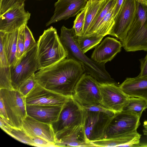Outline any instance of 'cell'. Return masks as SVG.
Segmentation results:
<instances>
[{
    "mask_svg": "<svg viewBox=\"0 0 147 147\" xmlns=\"http://www.w3.org/2000/svg\"><path fill=\"white\" fill-rule=\"evenodd\" d=\"M84 69L80 63L65 58L35 73L37 83L49 90L64 96H73L75 86Z\"/></svg>",
    "mask_w": 147,
    "mask_h": 147,
    "instance_id": "1",
    "label": "cell"
},
{
    "mask_svg": "<svg viewBox=\"0 0 147 147\" xmlns=\"http://www.w3.org/2000/svg\"><path fill=\"white\" fill-rule=\"evenodd\" d=\"M60 41L66 52L67 59L74 60L82 65L84 73L96 79L100 84H117L105 69V64L98 63L87 56L80 48L73 27L63 26L61 29Z\"/></svg>",
    "mask_w": 147,
    "mask_h": 147,
    "instance_id": "2",
    "label": "cell"
},
{
    "mask_svg": "<svg viewBox=\"0 0 147 147\" xmlns=\"http://www.w3.org/2000/svg\"><path fill=\"white\" fill-rule=\"evenodd\" d=\"M38 70L53 65L66 58V52L55 28L44 30L37 42Z\"/></svg>",
    "mask_w": 147,
    "mask_h": 147,
    "instance_id": "3",
    "label": "cell"
},
{
    "mask_svg": "<svg viewBox=\"0 0 147 147\" xmlns=\"http://www.w3.org/2000/svg\"><path fill=\"white\" fill-rule=\"evenodd\" d=\"M83 107L84 127L88 140L92 142L104 138L106 128L115 113L101 104Z\"/></svg>",
    "mask_w": 147,
    "mask_h": 147,
    "instance_id": "4",
    "label": "cell"
},
{
    "mask_svg": "<svg viewBox=\"0 0 147 147\" xmlns=\"http://www.w3.org/2000/svg\"><path fill=\"white\" fill-rule=\"evenodd\" d=\"M0 98L3 102L9 123L13 127L22 128L27 115L25 97L18 90L0 89Z\"/></svg>",
    "mask_w": 147,
    "mask_h": 147,
    "instance_id": "5",
    "label": "cell"
},
{
    "mask_svg": "<svg viewBox=\"0 0 147 147\" xmlns=\"http://www.w3.org/2000/svg\"><path fill=\"white\" fill-rule=\"evenodd\" d=\"M84 108L73 96H69L63 105L58 119L51 124L55 133L84 125Z\"/></svg>",
    "mask_w": 147,
    "mask_h": 147,
    "instance_id": "6",
    "label": "cell"
},
{
    "mask_svg": "<svg viewBox=\"0 0 147 147\" xmlns=\"http://www.w3.org/2000/svg\"><path fill=\"white\" fill-rule=\"evenodd\" d=\"M73 96L83 106L100 104L101 90L97 80L84 73L77 83Z\"/></svg>",
    "mask_w": 147,
    "mask_h": 147,
    "instance_id": "7",
    "label": "cell"
},
{
    "mask_svg": "<svg viewBox=\"0 0 147 147\" xmlns=\"http://www.w3.org/2000/svg\"><path fill=\"white\" fill-rule=\"evenodd\" d=\"M37 44L23 54L17 63L10 67L11 82L14 90H18L22 84L38 70Z\"/></svg>",
    "mask_w": 147,
    "mask_h": 147,
    "instance_id": "8",
    "label": "cell"
},
{
    "mask_svg": "<svg viewBox=\"0 0 147 147\" xmlns=\"http://www.w3.org/2000/svg\"><path fill=\"white\" fill-rule=\"evenodd\" d=\"M140 117L135 114L123 111L116 113L106 128L104 138H117L137 131L140 124Z\"/></svg>",
    "mask_w": 147,
    "mask_h": 147,
    "instance_id": "9",
    "label": "cell"
},
{
    "mask_svg": "<svg viewBox=\"0 0 147 147\" xmlns=\"http://www.w3.org/2000/svg\"><path fill=\"white\" fill-rule=\"evenodd\" d=\"M99 84L102 98L100 104L115 113L122 111L129 97L123 92L117 84Z\"/></svg>",
    "mask_w": 147,
    "mask_h": 147,
    "instance_id": "10",
    "label": "cell"
},
{
    "mask_svg": "<svg viewBox=\"0 0 147 147\" xmlns=\"http://www.w3.org/2000/svg\"><path fill=\"white\" fill-rule=\"evenodd\" d=\"M31 14L24 9V3L13 5L0 16V31L9 32L27 24Z\"/></svg>",
    "mask_w": 147,
    "mask_h": 147,
    "instance_id": "11",
    "label": "cell"
},
{
    "mask_svg": "<svg viewBox=\"0 0 147 147\" xmlns=\"http://www.w3.org/2000/svg\"><path fill=\"white\" fill-rule=\"evenodd\" d=\"M136 9V0H125L110 35L122 42L131 24Z\"/></svg>",
    "mask_w": 147,
    "mask_h": 147,
    "instance_id": "12",
    "label": "cell"
},
{
    "mask_svg": "<svg viewBox=\"0 0 147 147\" xmlns=\"http://www.w3.org/2000/svg\"><path fill=\"white\" fill-rule=\"evenodd\" d=\"M69 97L46 89L37 83L25 96V101L28 105H63Z\"/></svg>",
    "mask_w": 147,
    "mask_h": 147,
    "instance_id": "13",
    "label": "cell"
},
{
    "mask_svg": "<svg viewBox=\"0 0 147 147\" xmlns=\"http://www.w3.org/2000/svg\"><path fill=\"white\" fill-rule=\"evenodd\" d=\"M56 147L94 146L86 137L84 125H77L55 134Z\"/></svg>",
    "mask_w": 147,
    "mask_h": 147,
    "instance_id": "14",
    "label": "cell"
},
{
    "mask_svg": "<svg viewBox=\"0 0 147 147\" xmlns=\"http://www.w3.org/2000/svg\"><path fill=\"white\" fill-rule=\"evenodd\" d=\"M88 0H58L54 4L53 15L46 26L74 17L86 7Z\"/></svg>",
    "mask_w": 147,
    "mask_h": 147,
    "instance_id": "15",
    "label": "cell"
},
{
    "mask_svg": "<svg viewBox=\"0 0 147 147\" xmlns=\"http://www.w3.org/2000/svg\"><path fill=\"white\" fill-rule=\"evenodd\" d=\"M122 45L116 39L107 37L95 47L91 59L99 64H105L111 61L121 51Z\"/></svg>",
    "mask_w": 147,
    "mask_h": 147,
    "instance_id": "16",
    "label": "cell"
},
{
    "mask_svg": "<svg viewBox=\"0 0 147 147\" xmlns=\"http://www.w3.org/2000/svg\"><path fill=\"white\" fill-rule=\"evenodd\" d=\"M22 128L31 137H39L55 144V134L51 124L41 122L27 115Z\"/></svg>",
    "mask_w": 147,
    "mask_h": 147,
    "instance_id": "17",
    "label": "cell"
},
{
    "mask_svg": "<svg viewBox=\"0 0 147 147\" xmlns=\"http://www.w3.org/2000/svg\"><path fill=\"white\" fill-rule=\"evenodd\" d=\"M63 105H26V107L28 115L41 122L51 124L58 119Z\"/></svg>",
    "mask_w": 147,
    "mask_h": 147,
    "instance_id": "18",
    "label": "cell"
},
{
    "mask_svg": "<svg viewBox=\"0 0 147 147\" xmlns=\"http://www.w3.org/2000/svg\"><path fill=\"white\" fill-rule=\"evenodd\" d=\"M119 86L129 97L140 98L147 102V76L127 78Z\"/></svg>",
    "mask_w": 147,
    "mask_h": 147,
    "instance_id": "19",
    "label": "cell"
},
{
    "mask_svg": "<svg viewBox=\"0 0 147 147\" xmlns=\"http://www.w3.org/2000/svg\"><path fill=\"white\" fill-rule=\"evenodd\" d=\"M121 43L126 51H147V24L133 35L125 38Z\"/></svg>",
    "mask_w": 147,
    "mask_h": 147,
    "instance_id": "20",
    "label": "cell"
},
{
    "mask_svg": "<svg viewBox=\"0 0 147 147\" xmlns=\"http://www.w3.org/2000/svg\"><path fill=\"white\" fill-rule=\"evenodd\" d=\"M19 29L8 32L0 31V38L10 67L14 66L18 61L16 53Z\"/></svg>",
    "mask_w": 147,
    "mask_h": 147,
    "instance_id": "21",
    "label": "cell"
},
{
    "mask_svg": "<svg viewBox=\"0 0 147 147\" xmlns=\"http://www.w3.org/2000/svg\"><path fill=\"white\" fill-rule=\"evenodd\" d=\"M136 9L135 14L131 24L124 38L132 35L147 24L146 4L139 0H136Z\"/></svg>",
    "mask_w": 147,
    "mask_h": 147,
    "instance_id": "22",
    "label": "cell"
},
{
    "mask_svg": "<svg viewBox=\"0 0 147 147\" xmlns=\"http://www.w3.org/2000/svg\"><path fill=\"white\" fill-rule=\"evenodd\" d=\"M107 0L94 1H88L86 5L82 36H84L88 28L93 21L102 9Z\"/></svg>",
    "mask_w": 147,
    "mask_h": 147,
    "instance_id": "23",
    "label": "cell"
},
{
    "mask_svg": "<svg viewBox=\"0 0 147 147\" xmlns=\"http://www.w3.org/2000/svg\"><path fill=\"white\" fill-rule=\"evenodd\" d=\"M140 134L137 131H136L125 134L118 137L104 138L91 142L94 146H121L122 145L129 143Z\"/></svg>",
    "mask_w": 147,
    "mask_h": 147,
    "instance_id": "24",
    "label": "cell"
},
{
    "mask_svg": "<svg viewBox=\"0 0 147 147\" xmlns=\"http://www.w3.org/2000/svg\"><path fill=\"white\" fill-rule=\"evenodd\" d=\"M14 89L12 85L10 66L5 53L0 54V89Z\"/></svg>",
    "mask_w": 147,
    "mask_h": 147,
    "instance_id": "25",
    "label": "cell"
},
{
    "mask_svg": "<svg viewBox=\"0 0 147 147\" xmlns=\"http://www.w3.org/2000/svg\"><path fill=\"white\" fill-rule=\"evenodd\" d=\"M114 7L110 10L99 23L92 36H102L104 37L107 35H110L115 22L113 16Z\"/></svg>",
    "mask_w": 147,
    "mask_h": 147,
    "instance_id": "26",
    "label": "cell"
},
{
    "mask_svg": "<svg viewBox=\"0 0 147 147\" xmlns=\"http://www.w3.org/2000/svg\"><path fill=\"white\" fill-rule=\"evenodd\" d=\"M147 108V102L140 98L129 97L128 102L122 111L132 113L141 117L143 111Z\"/></svg>",
    "mask_w": 147,
    "mask_h": 147,
    "instance_id": "27",
    "label": "cell"
},
{
    "mask_svg": "<svg viewBox=\"0 0 147 147\" xmlns=\"http://www.w3.org/2000/svg\"><path fill=\"white\" fill-rule=\"evenodd\" d=\"M104 36H77L76 42L80 48L84 53L96 47L101 41Z\"/></svg>",
    "mask_w": 147,
    "mask_h": 147,
    "instance_id": "28",
    "label": "cell"
},
{
    "mask_svg": "<svg viewBox=\"0 0 147 147\" xmlns=\"http://www.w3.org/2000/svg\"><path fill=\"white\" fill-rule=\"evenodd\" d=\"M116 0H107V3L100 13L98 15L88 28L84 36H92L97 26L110 10L115 5Z\"/></svg>",
    "mask_w": 147,
    "mask_h": 147,
    "instance_id": "29",
    "label": "cell"
},
{
    "mask_svg": "<svg viewBox=\"0 0 147 147\" xmlns=\"http://www.w3.org/2000/svg\"><path fill=\"white\" fill-rule=\"evenodd\" d=\"M7 134L22 143L34 146L32 137L27 134L22 128L19 129L12 127Z\"/></svg>",
    "mask_w": 147,
    "mask_h": 147,
    "instance_id": "30",
    "label": "cell"
},
{
    "mask_svg": "<svg viewBox=\"0 0 147 147\" xmlns=\"http://www.w3.org/2000/svg\"><path fill=\"white\" fill-rule=\"evenodd\" d=\"M86 9V6L80 13L77 14L74 22L73 27L74 30L77 36H82Z\"/></svg>",
    "mask_w": 147,
    "mask_h": 147,
    "instance_id": "31",
    "label": "cell"
},
{
    "mask_svg": "<svg viewBox=\"0 0 147 147\" xmlns=\"http://www.w3.org/2000/svg\"><path fill=\"white\" fill-rule=\"evenodd\" d=\"M27 24L25 25L24 28V50L23 54L30 50L37 44Z\"/></svg>",
    "mask_w": 147,
    "mask_h": 147,
    "instance_id": "32",
    "label": "cell"
},
{
    "mask_svg": "<svg viewBox=\"0 0 147 147\" xmlns=\"http://www.w3.org/2000/svg\"><path fill=\"white\" fill-rule=\"evenodd\" d=\"M34 74L35 73L23 82L18 88V90L25 97L37 83Z\"/></svg>",
    "mask_w": 147,
    "mask_h": 147,
    "instance_id": "33",
    "label": "cell"
},
{
    "mask_svg": "<svg viewBox=\"0 0 147 147\" xmlns=\"http://www.w3.org/2000/svg\"><path fill=\"white\" fill-rule=\"evenodd\" d=\"M25 25L19 29L16 53V57L18 60L23 55L24 50V28Z\"/></svg>",
    "mask_w": 147,
    "mask_h": 147,
    "instance_id": "34",
    "label": "cell"
},
{
    "mask_svg": "<svg viewBox=\"0 0 147 147\" xmlns=\"http://www.w3.org/2000/svg\"><path fill=\"white\" fill-rule=\"evenodd\" d=\"M26 0H1L0 1V16L13 5L24 3Z\"/></svg>",
    "mask_w": 147,
    "mask_h": 147,
    "instance_id": "35",
    "label": "cell"
},
{
    "mask_svg": "<svg viewBox=\"0 0 147 147\" xmlns=\"http://www.w3.org/2000/svg\"><path fill=\"white\" fill-rule=\"evenodd\" d=\"M34 146L38 147H56L55 144L37 136L31 137Z\"/></svg>",
    "mask_w": 147,
    "mask_h": 147,
    "instance_id": "36",
    "label": "cell"
},
{
    "mask_svg": "<svg viewBox=\"0 0 147 147\" xmlns=\"http://www.w3.org/2000/svg\"><path fill=\"white\" fill-rule=\"evenodd\" d=\"M144 58L139 60L140 72L139 75L140 77L147 76V51Z\"/></svg>",
    "mask_w": 147,
    "mask_h": 147,
    "instance_id": "37",
    "label": "cell"
},
{
    "mask_svg": "<svg viewBox=\"0 0 147 147\" xmlns=\"http://www.w3.org/2000/svg\"><path fill=\"white\" fill-rule=\"evenodd\" d=\"M125 0H116L113 11V16L114 19L118 15L123 4Z\"/></svg>",
    "mask_w": 147,
    "mask_h": 147,
    "instance_id": "38",
    "label": "cell"
},
{
    "mask_svg": "<svg viewBox=\"0 0 147 147\" xmlns=\"http://www.w3.org/2000/svg\"><path fill=\"white\" fill-rule=\"evenodd\" d=\"M0 122L1 128L8 134L12 127L10 125L8 121L1 117H0Z\"/></svg>",
    "mask_w": 147,
    "mask_h": 147,
    "instance_id": "39",
    "label": "cell"
},
{
    "mask_svg": "<svg viewBox=\"0 0 147 147\" xmlns=\"http://www.w3.org/2000/svg\"><path fill=\"white\" fill-rule=\"evenodd\" d=\"M0 116L8 121L4 104L1 98H0Z\"/></svg>",
    "mask_w": 147,
    "mask_h": 147,
    "instance_id": "40",
    "label": "cell"
},
{
    "mask_svg": "<svg viewBox=\"0 0 147 147\" xmlns=\"http://www.w3.org/2000/svg\"><path fill=\"white\" fill-rule=\"evenodd\" d=\"M138 147H147V142L140 143L138 144Z\"/></svg>",
    "mask_w": 147,
    "mask_h": 147,
    "instance_id": "41",
    "label": "cell"
},
{
    "mask_svg": "<svg viewBox=\"0 0 147 147\" xmlns=\"http://www.w3.org/2000/svg\"><path fill=\"white\" fill-rule=\"evenodd\" d=\"M140 0V1L144 3H147V0Z\"/></svg>",
    "mask_w": 147,
    "mask_h": 147,
    "instance_id": "42",
    "label": "cell"
},
{
    "mask_svg": "<svg viewBox=\"0 0 147 147\" xmlns=\"http://www.w3.org/2000/svg\"><path fill=\"white\" fill-rule=\"evenodd\" d=\"M102 0H88V1H101Z\"/></svg>",
    "mask_w": 147,
    "mask_h": 147,
    "instance_id": "43",
    "label": "cell"
},
{
    "mask_svg": "<svg viewBox=\"0 0 147 147\" xmlns=\"http://www.w3.org/2000/svg\"><path fill=\"white\" fill-rule=\"evenodd\" d=\"M1 0H0V1H1Z\"/></svg>",
    "mask_w": 147,
    "mask_h": 147,
    "instance_id": "44",
    "label": "cell"
},
{
    "mask_svg": "<svg viewBox=\"0 0 147 147\" xmlns=\"http://www.w3.org/2000/svg\"><path fill=\"white\" fill-rule=\"evenodd\" d=\"M147 5V3H146Z\"/></svg>",
    "mask_w": 147,
    "mask_h": 147,
    "instance_id": "45",
    "label": "cell"
}]
</instances>
